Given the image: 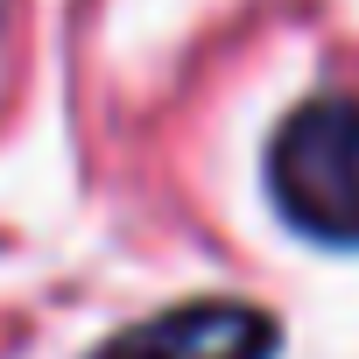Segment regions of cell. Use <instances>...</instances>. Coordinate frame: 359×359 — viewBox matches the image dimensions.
Returning a JSON list of instances; mask_svg holds the SVG:
<instances>
[{
	"mask_svg": "<svg viewBox=\"0 0 359 359\" xmlns=\"http://www.w3.org/2000/svg\"><path fill=\"white\" fill-rule=\"evenodd\" d=\"M92 359H275V317L254 303H176L162 317L127 324Z\"/></svg>",
	"mask_w": 359,
	"mask_h": 359,
	"instance_id": "2",
	"label": "cell"
},
{
	"mask_svg": "<svg viewBox=\"0 0 359 359\" xmlns=\"http://www.w3.org/2000/svg\"><path fill=\"white\" fill-rule=\"evenodd\" d=\"M268 191L296 233L359 247V99H310L282 120Z\"/></svg>",
	"mask_w": 359,
	"mask_h": 359,
	"instance_id": "1",
	"label": "cell"
}]
</instances>
